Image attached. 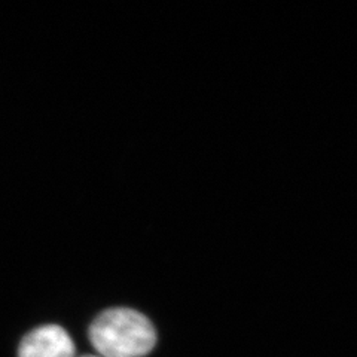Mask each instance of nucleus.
Here are the masks:
<instances>
[{"instance_id": "1", "label": "nucleus", "mask_w": 357, "mask_h": 357, "mask_svg": "<svg viewBox=\"0 0 357 357\" xmlns=\"http://www.w3.org/2000/svg\"><path fill=\"white\" fill-rule=\"evenodd\" d=\"M89 341L100 357H144L156 345L152 321L131 308H110L94 319Z\"/></svg>"}, {"instance_id": "3", "label": "nucleus", "mask_w": 357, "mask_h": 357, "mask_svg": "<svg viewBox=\"0 0 357 357\" xmlns=\"http://www.w3.org/2000/svg\"><path fill=\"white\" fill-rule=\"evenodd\" d=\"M84 357H100V356H84Z\"/></svg>"}, {"instance_id": "2", "label": "nucleus", "mask_w": 357, "mask_h": 357, "mask_svg": "<svg viewBox=\"0 0 357 357\" xmlns=\"http://www.w3.org/2000/svg\"><path fill=\"white\" fill-rule=\"evenodd\" d=\"M18 357H76L72 337L60 325H43L30 331L18 347Z\"/></svg>"}]
</instances>
